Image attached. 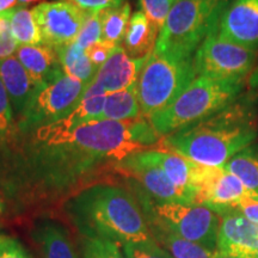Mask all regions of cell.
<instances>
[{
  "label": "cell",
  "mask_w": 258,
  "mask_h": 258,
  "mask_svg": "<svg viewBox=\"0 0 258 258\" xmlns=\"http://www.w3.org/2000/svg\"><path fill=\"white\" fill-rule=\"evenodd\" d=\"M161 139L144 116L92 121L60 134L36 131L35 140L42 151L35 157L34 171L44 183L64 185L96 164L111 163L115 167L132 154L153 150Z\"/></svg>",
  "instance_id": "6da1fadb"
},
{
  "label": "cell",
  "mask_w": 258,
  "mask_h": 258,
  "mask_svg": "<svg viewBox=\"0 0 258 258\" xmlns=\"http://www.w3.org/2000/svg\"><path fill=\"white\" fill-rule=\"evenodd\" d=\"M64 212L84 238L121 247L153 238L141 205L121 186L95 184L80 190L66 202Z\"/></svg>",
  "instance_id": "7a4b0ae2"
},
{
  "label": "cell",
  "mask_w": 258,
  "mask_h": 258,
  "mask_svg": "<svg viewBox=\"0 0 258 258\" xmlns=\"http://www.w3.org/2000/svg\"><path fill=\"white\" fill-rule=\"evenodd\" d=\"M258 116L247 102H234L207 120L161 139L160 145L200 165L220 167L253 145Z\"/></svg>",
  "instance_id": "3957f363"
},
{
  "label": "cell",
  "mask_w": 258,
  "mask_h": 258,
  "mask_svg": "<svg viewBox=\"0 0 258 258\" xmlns=\"http://www.w3.org/2000/svg\"><path fill=\"white\" fill-rule=\"evenodd\" d=\"M243 88L244 80L196 77L175 101L148 117V121L157 134L164 138L224 110L235 102Z\"/></svg>",
  "instance_id": "277c9868"
},
{
  "label": "cell",
  "mask_w": 258,
  "mask_h": 258,
  "mask_svg": "<svg viewBox=\"0 0 258 258\" xmlns=\"http://www.w3.org/2000/svg\"><path fill=\"white\" fill-rule=\"evenodd\" d=\"M228 0H176L159 32L154 51L172 59L194 57L205 38L218 31Z\"/></svg>",
  "instance_id": "5b68a950"
},
{
  "label": "cell",
  "mask_w": 258,
  "mask_h": 258,
  "mask_svg": "<svg viewBox=\"0 0 258 258\" xmlns=\"http://www.w3.org/2000/svg\"><path fill=\"white\" fill-rule=\"evenodd\" d=\"M191 59L177 60L153 50L141 67L137 80V93L141 115L151 117L163 110L196 78Z\"/></svg>",
  "instance_id": "8992f818"
},
{
  "label": "cell",
  "mask_w": 258,
  "mask_h": 258,
  "mask_svg": "<svg viewBox=\"0 0 258 258\" xmlns=\"http://www.w3.org/2000/svg\"><path fill=\"white\" fill-rule=\"evenodd\" d=\"M147 218L179 235L183 239L217 251L220 215L201 205L152 202L147 196L141 200Z\"/></svg>",
  "instance_id": "52a82bcc"
},
{
  "label": "cell",
  "mask_w": 258,
  "mask_h": 258,
  "mask_svg": "<svg viewBox=\"0 0 258 258\" xmlns=\"http://www.w3.org/2000/svg\"><path fill=\"white\" fill-rule=\"evenodd\" d=\"M88 88L86 84L67 74L37 88L24 115L18 121L19 131H37L62 120L79 105Z\"/></svg>",
  "instance_id": "ba28073f"
},
{
  "label": "cell",
  "mask_w": 258,
  "mask_h": 258,
  "mask_svg": "<svg viewBox=\"0 0 258 258\" xmlns=\"http://www.w3.org/2000/svg\"><path fill=\"white\" fill-rule=\"evenodd\" d=\"M256 59V51L224 40L214 31L198 48L192 61L198 77L240 82L251 73Z\"/></svg>",
  "instance_id": "9c48e42d"
},
{
  "label": "cell",
  "mask_w": 258,
  "mask_h": 258,
  "mask_svg": "<svg viewBox=\"0 0 258 258\" xmlns=\"http://www.w3.org/2000/svg\"><path fill=\"white\" fill-rule=\"evenodd\" d=\"M32 14L43 44L55 50L76 42L90 15L66 0L41 3L32 9Z\"/></svg>",
  "instance_id": "30bf717a"
},
{
  "label": "cell",
  "mask_w": 258,
  "mask_h": 258,
  "mask_svg": "<svg viewBox=\"0 0 258 258\" xmlns=\"http://www.w3.org/2000/svg\"><path fill=\"white\" fill-rule=\"evenodd\" d=\"M244 199L254 200V196L237 176L224 166H206L196 192V205L206 206L220 215Z\"/></svg>",
  "instance_id": "8fae6325"
},
{
  "label": "cell",
  "mask_w": 258,
  "mask_h": 258,
  "mask_svg": "<svg viewBox=\"0 0 258 258\" xmlns=\"http://www.w3.org/2000/svg\"><path fill=\"white\" fill-rule=\"evenodd\" d=\"M115 170L140 183L156 202L195 205L191 195L176 186L160 167L143 159L139 153L125 158L115 165Z\"/></svg>",
  "instance_id": "7c38bea8"
},
{
  "label": "cell",
  "mask_w": 258,
  "mask_h": 258,
  "mask_svg": "<svg viewBox=\"0 0 258 258\" xmlns=\"http://www.w3.org/2000/svg\"><path fill=\"white\" fill-rule=\"evenodd\" d=\"M218 35L224 40L258 51V0H232L222 12Z\"/></svg>",
  "instance_id": "4fadbf2b"
},
{
  "label": "cell",
  "mask_w": 258,
  "mask_h": 258,
  "mask_svg": "<svg viewBox=\"0 0 258 258\" xmlns=\"http://www.w3.org/2000/svg\"><path fill=\"white\" fill-rule=\"evenodd\" d=\"M220 218L218 252L237 258H252L258 249V225L234 208L221 213Z\"/></svg>",
  "instance_id": "5bb4252c"
},
{
  "label": "cell",
  "mask_w": 258,
  "mask_h": 258,
  "mask_svg": "<svg viewBox=\"0 0 258 258\" xmlns=\"http://www.w3.org/2000/svg\"><path fill=\"white\" fill-rule=\"evenodd\" d=\"M139 154L143 159L160 167L173 184L191 195L194 202H196V190L205 165L194 163L185 157L167 150L161 146L160 143L153 150L144 151Z\"/></svg>",
  "instance_id": "9a60e30c"
},
{
  "label": "cell",
  "mask_w": 258,
  "mask_h": 258,
  "mask_svg": "<svg viewBox=\"0 0 258 258\" xmlns=\"http://www.w3.org/2000/svg\"><path fill=\"white\" fill-rule=\"evenodd\" d=\"M146 59H133L125 53L123 47L115 48L106 62L99 67L93 83L98 84L106 93L131 88L137 84Z\"/></svg>",
  "instance_id": "2e32d148"
},
{
  "label": "cell",
  "mask_w": 258,
  "mask_h": 258,
  "mask_svg": "<svg viewBox=\"0 0 258 258\" xmlns=\"http://www.w3.org/2000/svg\"><path fill=\"white\" fill-rule=\"evenodd\" d=\"M0 80L8 91L15 117L19 121L36 92L37 85L32 82L17 56L0 60Z\"/></svg>",
  "instance_id": "e0dca14e"
},
{
  "label": "cell",
  "mask_w": 258,
  "mask_h": 258,
  "mask_svg": "<svg viewBox=\"0 0 258 258\" xmlns=\"http://www.w3.org/2000/svg\"><path fill=\"white\" fill-rule=\"evenodd\" d=\"M16 56L37 88L55 82L64 74L57 51L44 44L18 46Z\"/></svg>",
  "instance_id": "ac0fdd59"
},
{
  "label": "cell",
  "mask_w": 258,
  "mask_h": 258,
  "mask_svg": "<svg viewBox=\"0 0 258 258\" xmlns=\"http://www.w3.org/2000/svg\"><path fill=\"white\" fill-rule=\"evenodd\" d=\"M159 31L143 11H135L129 21L123 41L125 53L133 59H144L153 53Z\"/></svg>",
  "instance_id": "d6986e66"
},
{
  "label": "cell",
  "mask_w": 258,
  "mask_h": 258,
  "mask_svg": "<svg viewBox=\"0 0 258 258\" xmlns=\"http://www.w3.org/2000/svg\"><path fill=\"white\" fill-rule=\"evenodd\" d=\"M151 234L173 258H215L217 251H211L201 245L183 239L170 230L146 217Z\"/></svg>",
  "instance_id": "ffe728a7"
},
{
  "label": "cell",
  "mask_w": 258,
  "mask_h": 258,
  "mask_svg": "<svg viewBox=\"0 0 258 258\" xmlns=\"http://www.w3.org/2000/svg\"><path fill=\"white\" fill-rule=\"evenodd\" d=\"M37 239L43 258H78L67 231L56 222H43L37 228Z\"/></svg>",
  "instance_id": "44dd1931"
},
{
  "label": "cell",
  "mask_w": 258,
  "mask_h": 258,
  "mask_svg": "<svg viewBox=\"0 0 258 258\" xmlns=\"http://www.w3.org/2000/svg\"><path fill=\"white\" fill-rule=\"evenodd\" d=\"M63 73L69 77L80 80L90 86L95 80L98 67H96L86 55L85 49L77 42L57 49Z\"/></svg>",
  "instance_id": "7402d4cb"
},
{
  "label": "cell",
  "mask_w": 258,
  "mask_h": 258,
  "mask_svg": "<svg viewBox=\"0 0 258 258\" xmlns=\"http://www.w3.org/2000/svg\"><path fill=\"white\" fill-rule=\"evenodd\" d=\"M141 110L139 104L137 84L131 88L106 93L103 120L129 121L140 117Z\"/></svg>",
  "instance_id": "603a6c76"
},
{
  "label": "cell",
  "mask_w": 258,
  "mask_h": 258,
  "mask_svg": "<svg viewBox=\"0 0 258 258\" xmlns=\"http://www.w3.org/2000/svg\"><path fill=\"white\" fill-rule=\"evenodd\" d=\"M224 167L237 176L258 201V145H251L235 154Z\"/></svg>",
  "instance_id": "cb8c5ba5"
},
{
  "label": "cell",
  "mask_w": 258,
  "mask_h": 258,
  "mask_svg": "<svg viewBox=\"0 0 258 258\" xmlns=\"http://www.w3.org/2000/svg\"><path fill=\"white\" fill-rule=\"evenodd\" d=\"M131 17V5L127 3L118 8L103 10L101 42L112 48L121 47Z\"/></svg>",
  "instance_id": "d4e9b609"
},
{
  "label": "cell",
  "mask_w": 258,
  "mask_h": 258,
  "mask_svg": "<svg viewBox=\"0 0 258 258\" xmlns=\"http://www.w3.org/2000/svg\"><path fill=\"white\" fill-rule=\"evenodd\" d=\"M11 22V30L19 46H37L43 44L40 28L32 14V10L17 8L6 12Z\"/></svg>",
  "instance_id": "484cf974"
},
{
  "label": "cell",
  "mask_w": 258,
  "mask_h": 258,
  "mask_svg": "<svg viewBox=\"0 0 258 258\" xmlns=\"http://www.w3.org/2000/svg\"><path fill=\"white\" fill-rule=\"evenodd\" d=\"M82 258H127L121 246L106 240L82 237Z\"/></svg>",
  "instance_id": "4316f807"
},
{
  "label": "cell",
  "mask_w": 258,
  "mask_h": 258,
  "mask_svg": "<svg viewBox=\"0 0 258 258\" xmlns=\"http://www.w3.org/2000/svg\"><path fill=\"white\" fill-rule=\"evenodd\" d=\"M121 249L127 258H173L154 238L146 241L124 244Z\"/></svg>",
  "instance_id": "83f0119b"
},
{
  "label": "cell",
  "mask_w": 258,
  "mask_h": 258,
  "mask_svg": "<svg viewBox=\"0 0 258 258\" xmlns=\"http://www.w3.org/2000/svg\"><path fill=\"white\" fill-rule=\"evenodd\" d=\"M176 0H139L141 11L146 15L148 21L160 32L169 12L172 9Z\"/></svg>",
  "instance_id": "f1b7e54d"
},
{
  "label": "cell",
  "mask_w": 258,
  "mask_h": 258,
  "mask_svg": "<svg viewBox=\"0 0 258 258\" xmlns=\"http://www.w3.org/2000/svg\"><path fill=\"white\" fill-rule=\"evenodd\" d=\"M15 115L8 91L0 80V141H10L15 134Z\"/></svg>",
  "instance_id": "f546056e"
},
{
  "label": "cell",
  "mask_w": 258,
  "mask_h": 258,
  "mask_svg": "<svg viewBox=\"0 0 258 258\" xmlns=\"http://www.w3.org/2000/svg\"><path fill=\"white\" fill-rule=\"evenodd\" d=\"M102 40V11L92 12L88 16L76 42L84 49Z\"/></svg>",
  "instance_id": "4dcf8cb0"
},
{
  "label": "cell",
  "mask_w": 258,
  "mask_h": 258,
  "mask_svg": "<svg viewBox=\"0 0 258 258\" xmlns=\"http://www.w3.org/2000/svg\"><path fill=\"white\" fill-rule=\"evenodd\" d=\"M19 44L15 40L11 30V22L8 14L0 15V60L14 56Z\"/></svg>",
  "instance_id": "1f68e13d"
},
{
  "label": "cell",
  "mask_w": 258,
  "mask_h": 258,
  "mask_svg": "<svg viewBox=\"0 0 258 258\" xmlns=\"http://www.w3.org/2000/svg\"><path fill=\"white\" fill-rule=\"evenodd\" d=\"M71 4L78 6L83 11L89 12H99L103 10L115 9L123 4L124 0H66Z\"/></svg>",
  "instance_id": "d6a6232c"
},
{
  "label": "cell",
  "mask_w": 258,
  "mask_h": 258,
  "mask_svg": "<svg viewBox=\"0 0 258 258\" xmlns=\"http://www.w3.org/2000/svg\"><path fill=\"white\" fill-rule=\"evenodd\" d=\"M0 258H31L18 240L4 237L0 241Z\"/></svg>",
  "instance_id": "836d02e7"
},
{
  "label": "cell",
  "mask_w": 258,
  "mask_h": 258,
  "mask_svg": "<svg viewBox=\"0 0 258 258\" xmlns=\"http://www.w3.org/2000/svg\"><path fill=\"white\" fill-rule=\"evenodd\" d=\"M115 48H112L110 46H106V44L103 43V42H98V43L92 44L89 48H86L85 53L90 61L95 64L96 67H101L102 64H104L106 62V60L109 59V56L111 55L112 50Z\"/></svg>",
  "instance_id": "e575fe53"
},
{
  "label": "cell",
  "mask_w": 258,
  "mask_h": 258,
  "mask_svg": "<svg viewBox=\"0 0 258 258\" xmlns=\"http://www.w3.org/2000/svg\"><path fill=\"white\" fill-rule=\"evenodd\" d=\"M233 208L239 211L250 221L258 225V201H256V200L244 199L243 201L237 203Z\"/></svg>",
  "instance_id": "d590c367"
},
{
  "label": "cell",
  "mask_w": 258,
  "mask_h": 258,
  "mask_svg": "<svg viewBox=\"0 0 258 258\" xmlns=\"http://www.w3.org/2000/svg\"><path fill=\"white\" fill-rule=\"evenodd\" d=\"M247 84L251 91L258 93V63L254 64V67L251 71L249 78H247Z\"/></svg>",
  "instance_id": "8d00e7d4"
},
{
  "label": "cell",
  "mask_w": 258,
  "mask_h": 258,
  "mask_svg": "<svg viewBox=\"0 0 258 258\" xmlns=\"http://www.w3.org/2000/svg\"><path fill=\"white\" fill-rule=\"evenodd\" d=\"M18 0H0V15L17 8Z\"/></svg>",
  "instance_id": "74e56055"
},
{
  "label": "cell",
  "mask_w": 258,
  "mask_h": 258,
  "mask_svg": "<svg viewBox=\"0 0 258 258\" xmlns=\"http://www.w3.org/2000/svg\"><path fill=\"white\" fill-rule=\"evenodd\" d=\"M41 2V0H18V6H22V8H25L28 5H34L36 3Z\"/></svg>",
  "instance_id": "f35d334b"
},
{
  "label": "cell",
  "mask_w": 258,
  "mask_h": 258,
  "mask_svg": "<svg viewBox=\"0 0 258 258\" xmlns=\"http://www.w3.org/2000/svg\"><path fill=\"white\" fill-rule=\"evenodd\" d=\"M215 258H237V257L232 256V254H228V253L218 252V251H217V254H215Z\"/></svg>",
  "instance_id": "ab89813d"
},
{
  "label": "cell",
  "mask_w": 258,
  "mask_h": 258,
  "mask_svg": "<svg viewBox=\"0 0 258 258\" xmlns=\"http://www.w3.org/2000/svg\"><path fill=\"white\" fill-rule=\"evenodd\" d=\"M252 258H258V249H257L256 252H254V254L252 256Z\"/></svg>",
  "instance_id": "60d3db41"
},
{
  "label": "cell",
  "mask_w": 258,
  "mask_h": 258,
  "mask_svg": "<svg viewBox=\"0 0 258 258\" xmlns=\"http://www.w3.org/2000/svg\"><path fill=\"white\" fill-rule=\"evenodd\" d=\"M3 239H4V235H2V234H0V241H2Z\"/></svg>",
  "instance_id": "b9f144b4"
},
{
  "label": "cell",
  "mask_w": 258,
  "mask_h": 258,
  "mask_svg": "<svg viewBox=\"0 0 258 258\" xmlns=\"http://www.w3.org/2000/svg\"><path fill=\"white\" fill-rule=\"evenodd\" d=\"M2 209H3V206H2V202H0V212H2Z\"/></svg>",
  "instance_id": "7bdbcfd3"
}]
</instances>
